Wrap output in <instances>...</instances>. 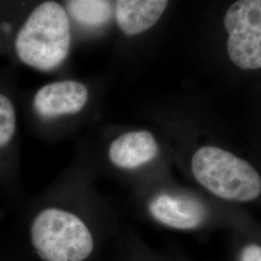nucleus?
<instances>
[{"label":"nucleus","instance_id":"1a4fd4ad","mask_svg":"<svg viewBox=\"0 0 261 261\" xmlns=\"http://www.w3.org/2000/svg\"><path fill=\"white\" fill-rule=\"evenodd\" d=\"M166 0H120L116 3V19L127 35H137L152 28L168 6Z\"/></svg>","mask_w":261,"mask_h":261},{"label":"nucleus","instance_id":"423d86ee","mask_svg":"<svg viewBox=\"0 0 261 261\" xmlns=\"http://www.w3.org/2000/svg\"><path fill=\"white\" fill-rule=\"evenodd\" d=\"M228 32L227 53L234 64L244 70L261 67V1L240 0L224 17Z\"/></svg>","mask_w":261,"mask_h":261},{"label":"nucleus","instance_id":"9d476101","mask_svg":"<svg viewBox=\"0 0 261 261\" xmlns=\"http://www.w3.org/2000/svg\"><path fill=\"white\" fill-rule=\"evenodd\" d=\"M64 7L70 20L87 30L103 27L112 17V4L105 0H70Z\"/></svg>","mask_w":261,"mask_h":261},{"label":"nucleus","instance_id":"f257e3e1","mask_svg":"<svg viewBox=\"0 0 261 261\" xmlns=\"http://www.w3.org/2000/svg\"><path fill=\"white\" fill-rule=\"evenodd\" d=\"M72 46L71 20L56 1L0 2V57L8 63L51 72Z\"/></svg>","mask_w":261,"mask_h":261},{"label":"nucleus","instance_id":"7ed1b4c3","mask_svg":"<svg viewBox=\"0 0 261 261\" xmlns=\"http://www.w3.org/2000/svg\"><path fill=\"white\" fill-rule=\"evenodd\" d=\"M192 170L197 182L218 197L238 202L257 198L261 193V178L245 160L215 146L196 151Z\"/></svg>","mask_w":261,"mask_h":261},{"label":"nucleus","instance_id":"39448f33","mask_svg":"<svg viewBox=\"0 0 261 261\" xmlns=\"http://www.w3.org/2000/svg\"><path fill=\"white\" fill-rule=\"evenodd\" d=\"M19 75L12 63L0 69V191L15 196L21 193Z\"/></svg>","mask_w":261,"mask_h":261},{"label":"nucleus","instance_id":"9b49d317","mask_svg":"<svg viewBox=\"0 0 261 261\" xmlns=\"http://www.w3.org/2000/svg\"><path fill=\"white\" fill-rule=\"evenodd\" d=\"M240 261H261V248L257 245H248L243 249Z\"/></svg>","mask_w":261,"mask_h":261},{"label":"nucleus","instance_id":"0eeeda50","mask_svg":"<svg viewBox=\"0 0 261 261\" xmlns=\"http://www.w3.org/2000/svg\"><path fill=\"white\" fill-rule=\"evenodd\" d=\"M151 215L160 222L176 229H193L205 220V208L196 198L161 195L150 202Z\"/></svg>","mask_w":261,"mask_h":261},{"label":"nucleus","instance_id":"f03ea898","mask_svg":"<svg viewBox=\"0 0 261 261\" xmlns=\"http://www.w3.org/2000/svg\"><path fill=\"white\" fill-rule=\"evenodd\" d=\"M29 213V240L42 260L84 261L93 252L92 234L72 211L44 206Z\"/></svg>","mask_w":261,"mask_h":261},{"label":"nucleus","instance_id":"20e7f679","mask_svg":"<svg viewBox=\"0 0 261 261\" xmlns=\"http://www.w3.org/2000/svg\"><path fill=\"white\" fill-rule=\"evenodd\" d=\"M89 98V89L84 83L56 81L29 93L19 91V114L30 130L41 135L50 125L80 115L86 109Z\"/></svg>","mask_w":261,"mask_h":261},{"label":"nucleus","instance_id":"6e6552de","mask_svg":"<svg viewBox=\"0 0 261 261\" xmlns=\"http://www.w3.org/2000/svg\"><path fill=\"white\" fill-rule=\"evenodd\" d=\"M158 153V144L153 135L147 130H138L124 134L114 140L109 156L116 167L132 169L149 163Z\"/></svg>","mask_w":261,"mask_h":261}]
</instances>
